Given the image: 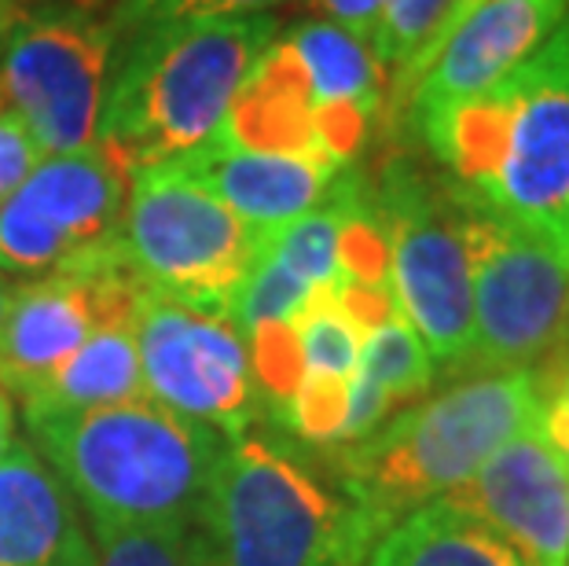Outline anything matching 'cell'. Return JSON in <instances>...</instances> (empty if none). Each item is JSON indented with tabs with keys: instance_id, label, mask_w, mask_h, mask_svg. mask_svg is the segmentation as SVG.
Returning a JSON list of instances; mask_svg holds the SVG:
<instances>
[{
	"instance_id": "cell-23",
	"label": "cell",
	"mask_w": 569,
	"mask_h": 566,
	"mask_svg": "<svg viewBox=\"0 0 569 566\" xmlns=\"http://www.w3.org/2000/svg\"><path fill=\"white\" fill-rule=\"evenodd\" d=\"M532 371H537V397H540L537 424L543 430V438H548V445L569 467V342H562Z\"/></svg>"
},
{
	"instance_id": "cell-25",
	"label": "cell",
	"mask_w": 569,
	"mask_h": 566,
	"mask_svg": "<svg viewBox=\"0 0 569 566\" xmlns=\"http://www.w3.org/2000/svg\"><path fill=\"white\" fill-rule=\"evenodd\" d=\"M41 159H44V151L38 148V140L30 137V129L0 103V207L16 196L19 185L33 173V166Z\"/></svg>"
},
{
	"instance_id": "cell-3",
	"label": "cell",
	"mask_w": 569,
	"mask_h": 566,
	"mask_svg": "<svg viewBox=\"0 0 569 566\" xmlns=\"http://www.w3.org/2000/svg\"><path fill=\"white\" fill-rule=\"evenodd\" d=\"M63 489L92 519V534L188 523L217 460L210 427L162 405L126 401L30 424Z\"/></svg>"
},
{
	"instance_id": "cell-4",
	"label": "cell",
	"mask_w": 569,
	"mask_h": 566,
	"mask_svg": "<svg viewBox=\"0 0 569 566\" xmlns=\"http://www.w3.org/2000/svg\"><path fill=\"white\" fill-rule=\"evenodd\" d=\"M540 416L537 371H489L456 383L342 445L346 497L379 529L470 481Z\"/></svg>"
},
{
	"instance_id": "cell-26",
	"label": "cell",
	"mask_w": 569,
	"mask_h": 566,
	"mask_svg": "<svg viewBox=\"0 0 569 566\" xmlns=\"http://www.w3.org/2000/svg\"><path fill=\"white\" fill-rule=\"evenodd\" d=\"M312 4L323 11L327 22H335V27L349 30L353 38H360V41L368 44L390 0H312Z\"/></svg>"
},
{
	"instance_id": "cell-9",
	"label": "cell",
	"mask_w": 569,
	"mask_h": 566,
	"mask_svg": "<svg viewBox=\"0 0 569 566\" xmlns=\"http://www.w3.org/2000/svg\"><path fill=\"white\" fill-rule=\"evenodd\" d=\"M114 27L84 11L16 22L0 41V100L44 155L92 148L114 63Z\"/></svg>"
},
{
	"instance_id": "cell-19",
	"label": "cell",
	"mask_w": 569,
	"mask_h": 566,
	"mask_svg": "<svg viewBox=\"0 0 569 566\" xmlns=\"http://www.w3.org/2000/svg\"><path fill=\"white\" fill-rule=\"evenodd\" d=\"M365 328L353 320L331 291H320L290 324V357H295V387H349L360 365ZM290 397V394H287Z\"/></svg>"
},
{
	"instance_id": "cell-22",
	"label": "cell",
	"mask_w": 569,
	"mask_h": 566,
	"mask_svg": "<svg viewBox=\"0 0 569 566\" xmlns=\"http://www.w3.org/2000/svg\"><path fill=\"white\" fill-rule=\"evenodd\" d=\"M96 566H188V523L96 534Z\"/></svg>"
},
{
	"instance_id": "cell-31",
	"label": "cell",
	"mask_w": 569,
	"mask_h": 566,
	"mask_svg": "<svg viewBox=\"0 0 569 566\" xmlns=\"http://www.w3.org/2000/svg\"><path fill=\"white\" fill-rule=\"evenodd\" d=\"M0 103H4V100H0Z\"/></svg>"
},
{
	"instance_id": "cell-20",
	"label": "cell",
	"mask_w": 569,
	"mask_h": 566,
	"mask_svg": "<svg viewBox=\"0 0 569 566\" xmlns=\"http://www.w3.org/2000/svg\"><path fill=\"white\" fill-rule=\"evenodd\" d=\"M433 371L438 368H433L430 349L422 346L416 328H411L401 312L375 324L365 335L357 376L375 383V387L390 397V405H401V401H411V397L427 394L433 383Z\"/></svg>"
},
{
	"instance_id": "cell-16",
	"label": "cell",
	"mask_w": 569,
	"mask_h": 566,
	"mask_svg": "<svg viewBox=\"0 0 569 566\" xmlns=\"http://www.w3.org/2000/svg\"><path fill=\"white\" fill-rule=\"evenodd\" d=\"M0 566H96L74 497L19 445L0 460Z\"/></svg>"
},
{
	"instance_id": "cell-8",
	"label": "cell",
	"mask_w": 569,
	"mask_h": 566,
	"mask_svg": "<svg viewBox=\"0 0 569 566\" xmlns=\"http://www.w3.org/2000/svg\"><path fill=\"white\" fill-rule=\"evenodd\" d=\"M375 210L390 244L397 312L430 349L433 368L463 376L475 354V284L459 199L433 196L419 173L393 166Z\"/></svg>"
},
{
	"instance_id": "cell-5",
	"label": "cell",
	"mask_w": 569,
	"mask_h": 566,
	"mask_svg": "<svg viewBox=\"0 0 569 566\" xmlns=\"http://www.w3.org/2000/svg\"><path fill=\"white\" fill-rule=\"evenodd\" d=\"M379 529L261 441L217 453L188 519V566H360Z\"/></svg>"
},
{
	"instance_id": "cell-29",
	"label": "cell",
	"mask_w": 569,
	"mask_h": 566,
	"mask_svg": "<svg viewBox=\"0 0 569 566\" xmlns=\"http://www.w3.org/2000/svg\"><path fill=\"white\" fill-rule=\"evenodd\" d=\"M475 4H478V0H456V8H452V16L445 19V27H448V22H456L467 8H475ZM445 27H441V30H445ZM441 30H438V33H441Z\"/></svg>"
},
{
	"instance_id": "cell-18",
	"label": "cell",
	"mask_w": 569,
	"mask_h": 566,
	"mask_svg": "<svg viewBox=\"0 0 569 566\" xmlns=\"http://www.w3.org/2000/svg\"><path fill=\"white\" fill-rule=\"evenodd\" d=\"M140 397L143 379L132 320H114L100 324L74 357H67L52 376L22 394V405H27V424H33L44 416L92 413V408L140 401Z\"/></svg>"
},
{
	"instance_id": "cell-28",
	"label": "cell",
	"mask_w": 569,
	"mask_h": 566,
	"mask_svg": "<svg viewBox=\"0 0 569 566\" xmlns=\"http://www.w3.org/2000/svg\"><path fill=\"white\" fill-rule=\"evenodd\" d=\"M11 291H16V287L8 284V276L0 272V324H4V312H8V302H11Z\"/></svg>"
},
{
	"instance_id": "cell-30",
	"label": "cell",
	"mask_w": 569,
	"mask_h": 566,
	"mask_svg": "<svg viewBox=\"0 0 569 566\" xmlns=\"http://www.w3.org/2000/svg\"><path fill=\"white\" fill-rule=\"evenodd\" d=\"M4 27H8V0H0V41H4Z\"/></svg>"
},
{
	"instance_id": "cell-13",
	"label": "cell",
	"mask_w": 569,
	"mask_h": 566,
	"mask_svg": "<svg viewBox=\"0 0 569 566\" xmlns=\"http://www.w3.org/2000/svg\"><path fill=\"white\" fill-rule=\"evenodd\" d=\"M481 515L522 566H569V467L532 424L459 489L445 493Z\"/></svg>"
},
{
	"instance_id": "cell-11",
	"label": "cell",
	"mask_w": 569,
	"mask_h": 566,
	"mask_svg": "<svg viewBox=\"0 0 569 566\" xmlns=\"http://www.w3.org/2000/svg\"><path fill=\"white\" fill-rule=\"evenodd\" d=\"M129 170L100 143L44 155L0 207V272L48 276L122 232Z\"/></svg>"
},
{
	"instance_id": "cell-24",
	"label": "cell",
	"mask_w": 569,
	"mask_h": 566,
	"mask_svg": "<svg viewBox=\"0 0 569 566\" xmlns=\"http://www.w3.org/2000/svg\"><path fill=\"white\" fill-rule=\"evenodd\" d=\"M283 0H129L111 27H143L162 19H191V16H258Z\"/></svg>"
},
{
	"instance_id": "cell-1",
	"label": "cell",
	"mask_w": 569,
	"mask_h": 566,
	"mask_svg": "<svg viewBox=\"0 0 569 566\" xmlns=\"http://www.w3.org/2000/svg\"><path fill=\"white\" fill-rule=\"evenodd\" d=\"M416 126L459 196L543 239L569 265V16L500 86Z\"/></svg>"
},
{
	"instance_id": "cell-21",
	"label": "cell",
	"mask_w": 569,
	"mask_h": 566,
	"mask_svg": "<svg viewBox=\"0 0 569 566\" xmlns=\"http://www.w3.org/2000/svg\"><path fill=\"white\" fill-rule=\"evenodd\" d=\"M456 0H390L371 33V56L375 63L390 70H408L416 59L427 52V44L438 38L445 19L452 16Z\"/></svg>"
},
{
	"instance_id": "cell-2",
	"label": "cell",
	"mask_w": 569,
	"mask_h": 566,
	"mask_svg": "<svg viewBox=\"0 0 569 566\" xmlns=\"http://www.w3.org/2000/svg\"><path fill=\"white\" fill-rule=\"evenodd\" d=\"M129 30L132 41L107 81L96 132V143L129 177L213 140L280 38V22L264 11L162 19Z\"/></svg>"
},
{
	"instance_id": "cell-10",
	"label": "cell",
	"mask_w": 569,
	"mask_h": 566,
	"mask_svg": "<svg viewBox=\"0 0 569 566\" xmlns=\"http://www.w3.org/2000/svg\"><path fill=\"white\" fill-rule=\"evenodd\" d=\"M132 335L148 401L188 424L243 438L258 379L250 349L232 324L143 287Z\"/></svg>"
},
{
	"instance_id": "cell-12",
	"label": "cell",
	"mask_w": 569,
	"mask_h": 566,
	"mask_svg": "<svg viewBox=\"0 0 569 566\" xmlns=\"http://www.w3.org/2000/svg\"><path fill=\"white\" fill-rule=\"evenodd\" d=\"M566 16L569 0H478L397 75V103H408L419 122L452 103L475 100L540 52Z\"/></svg>"
},
{
	"instance_id": "cell-14",
	"label": "cell",
	"mask_w": 569,
	"mask_h": 566,
	"mask_svg": "<svg viewBox=\"0 0 569 566\" xmlns=\"http://www.w3.org/2000/svg\"><path fill=\"white\" fill-rule=\"evenodd\" d=\"M173 162L188 177H196L210 196L221 199L239 221L264 236L280 232L283 225L320 207L335 177L346 170L323 155L250 148V143L228 137L224 129Z\"/></svg>"
},
{
	"instance_id": "cell-27",
	"label": "cell",
	"mask_w": 569,
	"mask_h": 566,
	"mask_svg": "<svg viewBox=\"0 0 569 566\" xmlns=\"http://www.w3.org/2000/svg\"><path fill=\"white\" fill-rule=\"evenodd\" d=\"M11 449H16V416H11L8 394L0 390V460H8Z\"/></svg>"
},
{
	"instance_id": "cell-7",
	"label": "cell",
	"mask_w": 569,
	"mask_h": 566,
	"mask_svg": "<svg viewBox=\"0 0 569 566\" xmlns=\"http://www.w3.org/2000/svg\"><path fill=\"white\" fill-rule=\"evenodd\" d=\"M459 199L475 284L470 376L543 365L569 342V265L526 228Z\"/></svg>"
},
{
	"instance_id": "cell-17",
	"label": "cell",
	"mask_w": 569,
	"mask_h": 566,
	"mask_svg": "<svg viewBox=\"0 0 569 566\" xmlns=\"http://www.w3.org/2000/svg\"><path fill=\"white\" fill-rule=\"evenodd\" d=\"M360 566H522V559L481 515L438 497L386 526Z\"/></svg>"
},
{
	"instance_id": "cell-6",
	"label": "cell",
	"mask_w": 569,
	"mask_h": 566,
	"mask_svg": "<svg viewBox=\"0 0 569 566\" xmlns=\"http://www.w3.org/2000/svg\"><path fill=\"white\" fill-rule=\"evenodd\" d=\"M122 250L151 291L224 320L236 287L258 265L269 236L253 232L177 162L129 177Z\"/></svg>"
},
{
	"instance_id": "cell-15",
	"label": "cell",
	"mask_w": 569,
	"mask_h": 566,
	"mask_svg": "<svg viewBox=\"0 0 569 566\" xmlns=\"http://www.w3.org/2000/svg\"><path fill=\"white\" fill-rule=\"evenodd\" d=\"M276 48L283 52L306 96L320 151L331 162L346 166L368 140L382 107L379 63L371 48L327 19L298 22L290 33L276 38Z\"/></svg>"
}]
</instances>
